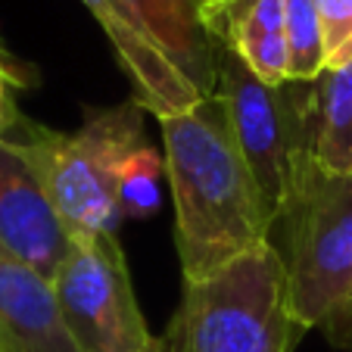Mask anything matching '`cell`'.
I'll return each mask as SVG.
<instances>
[{"mask_svg": "<svg viewBox=\"0 0 352 352\" xmlns=\"http://www.w3.org/2000/svg\"><path fill=\"white\" fill-rule=\"evenodd\" d=\"M0 340L7 352H81L63 321L54 280L0 243Z\"/></svg>", "mask_w": 352, "mask_h": 352, "instance_id": "obj_9", "label": "cell"}, {"mask_svg": "<svg viewBox=\"0 0 352 352\" xmlns=\"http://www.w3.org/2000/svg\"><path fill=\"white\" fill-rule=\"evenodd\" d=\"M315 162L327 175L352 178V63L324 69L315 81Z\"/></svg>", "mask_w": 352, "mask_h": 352, "instance_id": "obj_12", "label": "cell"}, {"mask_svg": "<svg viewBox=\"0 0 352 352\" xmlns=\"http://www.w3.org/2000/svg\"><path fill=\"white\" fill-rule=\"evenodd\" d=\"M122 13L181 69L203 100L219 87V47L199 19L197 0H116Z\"/></svg>", "mask_w": 352, "mask_h": 352, "instance_id": "obj_11", "label": "cell"}, {"mask_svg": "<svg viewBox=\"0 0 352 352\" xmlns=\"http://www.w3.org/2000/svg\"><path fill=\"white\" fill-rule=\"evenodd\" d=\"M38 81V69L32 63L19 60L13 50H7V44H0V138H10L25 119L16 103V91L34 87Z\"/></svg>", "mask_w": 352, "mask_h": 352, "instance_id": "obj_15", "label": "cell"}, {"mask_svg": "<svg viewBox=\"0 0 352 352\" xmlns=\"http://www.w3.org/2000/svg\"><path fill=\"white\" fill-rule=\"evenodd\" d=\"M162 175H166V156L160 150H153L150 144H144L122 168L119 178L122 219H150L160 209Z\"/></svg>", "mask_w": 352, "mask_h": 352, "instance_id": "obj_14", "label": "cell"}, {"mask_svg": "<svg viewBox=\"0 0 352 352\" xmlns=\"http://www.w3.org/2000/svg\"><path fill=\"white\" fill-rule=\"evenodd\" d=\"M54 290L81 352H153L156 337L140 315L116 231L75 234Z\"/></svg>", "mask_w": 352, "mask_h": 352, "instance_id": "obj_6", "label": "cell"}, {"mask_svg": "<svg viewBox=\"0 0 352 352\" xmlns=\"http://www.w3.org/2000/svg\"><path fill=\"white\" fill-rule=\"evenodd\" d=\"M203 3H212V0H197V7H203Z\"/></svg>", "mask_w": 352, "mask_h": 352, "instance_id": "obj_17", "label": "cell"}, {"mask_svg": "<svg viewBox=\"0 0 352 352\" xmlns=\"http://www.w3.org/2000/svg\"><path fill=\"white\" fill-rule=\"evenodd\" d=\"M0 243L50 280L72 250L66 221L10 138H0Z\"/></svg>", "mask_w": 352, "mask_h": 352, "instance_id": "obj_7", "label": "cell"}, {"mask_svg": "<svg viewBox=\"0 0 352 352\" xmlns=\"http://www.w3.org/2000/svg\"><path fill=\"white\" fill-rule=\"evenodd\" d=\"M199 19L219 50L237 56L265 85H287V3L284 0H212Z\"/></svg>", "mask_w": 352, "mask_h": 352, "instance_id": "obj_10", "label": "cell"}, {"mask_svg": "<svg viewBox=\"0 0 352 352\" xmlns=\"http://www.w3.org/2000/svg\"><path fill=\"white\" fill-rule=\"evenodd\" d=\"M274 228L296 315L333 349L352 352V178L312 162Z\"/></svg>", "mask_w": 352, "mask_h": 352, "instance_id": "obj_4", "label": "cell"}, {"mask_svg": "<svg viewBox=\"0 0 352 352\" xmlns=\"http://www.w3.org/2000/svg\"><path fill=\"white\" fill-rule=\"evenodd\" d=\"M306 333L284 256L268 240L209 278L184 280L153 352H293Z\"/></svg>", "mask_w": 352, "mask_h": 352, "instance_id": "obj_2", "label": "cell"}, {"mask_svg": "<svg viewBox=\"0 0 352 352\" xmlns=\"http://www.w3.org/2000/svg\"><path fill=\"white\" fill-rule=\"evenodd\" d=\"M237 144L278 225L315 162V81L265 85L237 56L219 50V87Z\"/></svg>", "mask_w": 352, "mask_h": 352, "instance_id": "obj_5", "label": "cell"}, {"mask_svg": "<svg viewBox=\"0 0 352 352\" xmlns=\"http://www.w3.org/2000/svg\"><path fill=\"white\" fill-rule=\"evenodd\" d=\"M81 3L109 38V47H113L122 72L131 81V97L153 119L184 113L203 100L197 87L181 75V69L122 13L116 0H81Z\"/></svg>", "mask_w": 352, "mask_h": 352, "instance_id": "obj_8", "label": "cell"}, {"mask_svg": "<svg viewBox=\"0 0 352 352\" xmlns=\"http://www.w3.org/2000/svg\"><path fill=\"white\" fill-rule=\"evenodd\" d=\"M324 32L327 69L352 63V0H315Z\"/></svg>", "mask_w": 352, "mask_h": 352, "instance_id": "obj_16", "label": "cell"}, {"mask_svg": "<svg viewBox=\"0 0 352 352\" xmlns=\"http://www.w3.org/2000/svg\"><path fill=\"white\" fill-rule=\"evenodd\" d=\"M287 3V75L290 81H318L327 69L324 32H321L315 0Z\"/></svg>", "mask_w": 352, "mask_h": 352, "instance_id": "obj_13", "label": "cell"}, {"mask_svg": "<svg viewBox=\"0 0 352 352\" xmlns=\"http://www.w3.org/2000/svg\"><path fill=\"white\" fill-rule=\"evenodd\" d=\"M0 352H7V346H3V340H0Z\"/></svg>", "mask_w": 352, "mask_h": 352, "instance_id": "obj_18", "label": "cell"}, {"mask_svg": "<svg viewBox=\"0 0 352 352\" xmlns=\"http://www.w3.org/2000/svg\"><path fill=\"white\" fill-rule=\"evenodd\" d=\"M144 119L146 109L128 97L116 107H85V122L69 134L32 119H22L10 134L72 237L119 228V178L146 144Z\"/></svg>", "mask_w": 352, "mask_h": 352, "instance_id": "obj_3", "label": "cell"}, {"mask_svg": "<svg viewBox=\"0 0 352 352\" xmlns=\"http://www.w3.org/2000/svg\"><path fill=\"white\" fill-rule=\"evenodd\" d=\"M0 44H3V38H0Z\"/></svg>", "mask_w": 352, "mask_h": 352, "instance_id": "obj_19", "label": "cell"}, {"mask_svg": "<svg viewBox=\"0 0 352 352\" xmlns=\"http://www.w3.org/2000/svg\"><path fill=\"white\" fill-rule=\"evenodd\" d=\"M156 122L166 146L181 278L203 280L268 243L274 221L219 94Z\"/></svg>", "mask_w": 352, "mask_h": 352, "instance_id": "obj_1", "label": "cell"}]
</instances>
